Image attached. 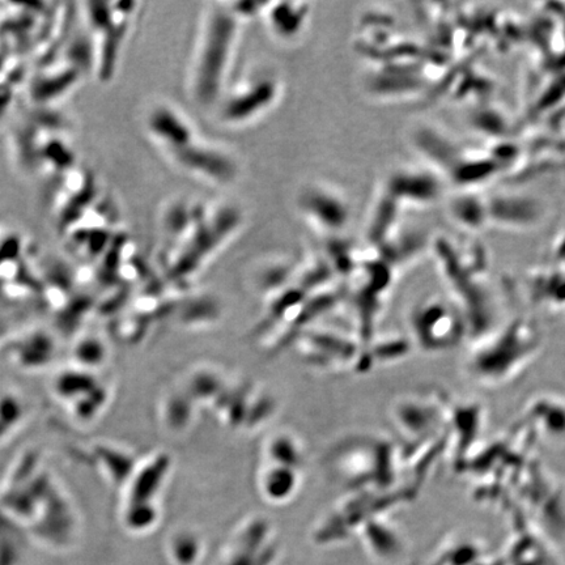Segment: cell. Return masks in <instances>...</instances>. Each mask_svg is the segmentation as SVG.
Returning <instances> with one entry per match:
<instances>
[{
    "mask_svg": "<svg viewBox=\"0 0 565 565\" xmlns=\"http://www.w3.org/2000/svg\"><path fill=\"white\" fill-rule=\"evenodd\" d=\"M0 514L50 548L70 546L78 529L69 491L35 448L16 454L0 478Z\"/></svg>",
    "mask_w": 565,
    "mask_h": 565,
    "instance_id": "obj_1",
    "label": "cell"
},
{
    "mask_svg": "<svg viewBox=\"0 0 565 565\" xmlns=\"http://www.w3.org/2000/svg\"><path fill=\"white\" fill-rule=\"evenodd\" d=\"M148 134L173 164L190 176L214 185L231 184L237 176L233 157L195 129L181 110L160 104L148 114Z\"/></svg>",
    "mask_w": 565,
    "mask_h": 565,
    "instance_id": "obj_2",
    "label": "cell"
},
{
    "mask_svg": "<svg viewBox=\"0 0 565 565\" xmlns=\"http://www.w3.org/2000/svg\"><path fill=\"white\" fill-rule=\"evenodd\" d=\"M241 21L231 4L227 8L212 7L203 16L189 74L190 95L203 108L218 105L227 92Z\"/></svg>",
    "mask_w": 565,
    "mask_h": 565,
    "instance_id": "obj_3",
    "label": "cell"
},
{
    "mask_svg": "<svg viewBox=\"0 0 565 565\" xmlns=\"http://www.w3.org/2000/svg\"><path fill=\"white\" fill-rule=\"evenodd\" d=\"M135 4L88 3L87 23L91 33L93 71L101 82L112 79L123 40L129 32Z\"/></svg>",
    "mask_w": 565,
    "mask_h": 565,
    "instance_id": "obj_4",
    "label": "cell"
},
{
    "mask_svg": "<svg viewBox=\"0 0 565 565\" xmlns=\"http://www.w3.org/2000/svg\"><path fill=\"white\" fill-rule=\"evenodd\" d=\"M280 92L278 76L269 71L257 72L222 97L216 105L220 121L232 126L256 121L273 108Z\"/></svg>",
    "mask_w": 565,
    "mask_h": 565,
    "instance_id": "obj_5",
    "label": "cell"
},
{
    "mask_svg": "<svg viewBox=\"0 0 565 565\" xmlns=\"http://www.w3.org/2000/svg\"><path fill=\"white\" fill-rule=\"evenodd\" d=\"M50 393L67 414L78 422L92 420L100 407L96 399L99 395L96 381L86 369L74 365L55 373L50 382Z\"/></svg>",
    "mask_w": 565,
    "mask_h": 565,
    "instance_id": "obj_6",
    "label": "cell"
},
{
    "mask_svg": "<svg viewBox=\"0 0 565 565\" xmlns=\"http://www.w3.org/2000/svg\"><path fill=\"white\" fill-rule=\"evenodd\" d=\"M4 350L12 367L24 373L46 371L58 354L57 339L44 327H29L12 335Z\"/></svg>",
    "mask_w": 565,
    "mask_h": 565,
    "instance_id": "obj_7",
    "label": "cell"
},
{
    "mask_svg": "<svg viewBox=\"0 0 565 565\" xmlns=\"http://www.w3.org/2000/svg\"><path fill=\"white\" fill-rule=\"evenodd\" d=\"M82 75L83 70L65 58L46 63L44 69L32 80L29 96L36 105H50L70 93L82 79Z\"/></svg>",
    "mask_w": 565,
    "mask_h": 565,
    "instance_id": "obj_8",
    "label": "cell"
},
{
    "mask_svg": "<svg viewBox=\"0 0 565 565\" xmlns=\"http://www.w3.org/2000/svg\"><path fill=\"white\" fill-rule=\"evenodd\" d=\"M259 14L275 37L291 41L303 33L309 10L304 3H266Z\"/></svg>",
    "mask_w": 565,
    "mask_h": 565,
    "instance_id": "obj_9",
    "label": "cell"
},
{
    "mask_svg": "<svg viewBox=\"0 0 565 565\" xmlns=\"http://www.w3.org/2000/svg\"><path fill=\"white\" fill-rule=\"evenodd\" d=\"M31 414L27 398L16 390L0 393V448L21 431Z\"/></svg>",
    "mask_w": 565,
    "mask_h": 565,
    "instance_id": "obj_10",
    "label": "cell"
}]
</instances>
